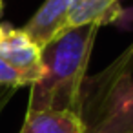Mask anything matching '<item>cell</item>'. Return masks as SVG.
Masks as SVG:
<instances>
[{
  "mask_svg": "<svg viewBox=\"0 0 133 133\" xmlns=\"http://www.w3.org/2000/svg\"><path fill=\"white\" fill-rule=\"evenodd\" d=\"M17 93V89L8 88V86H0V115H2L4 108L8 106V102L13 98V95Z\"/></svg>",
  "mask_w": 133,
  "mask_h": 133,
  "instance_id": "ba28073f",
  "label": "cell"
},
{
  "mask_svg": "<svg viewBox=\"0 0 133 133\" xmlns=\"http://www.w3.org/2000/svg\"><path fill=\"white\" fill-rule=\"evenodd\" d=\"M0 9H2V0H0Z\"/></svg>",
  "mask_w": 133,
  "mask_h": 133,
  "instance_id": "9c48e42d",
  "label": "cell"
},
{
  "mask_svg": "<svg viewBox=\"0 0 133 133\" xmlns=\"http://www.w3.org/2000/svg\"><path fill=\"white\" fill-rule=\"evenodd\" d=\"M18 133H86L73 111H28Z\"/></svg>",
  "mask_w": 133,
  "mask_h": 133,
  "instance_id": "5b68a950",
  "label": "cell"
},
{
  "mask_svg": "<svg viewBox=\"0 0 133 133\" xmlns=\"http://www.w3.org/2000/svg\"><path fill=\"white\" fill-rule=\"evenodd\" d=\"M102 24L71 28L40 51L42 77L31 86L28 111H73L78 115L80 86Z\"/></svg>",
  "mask_w": 133,
  "mask_h": 133,
  "instance_id": "6da1fadb",
  "label": "cell"
},
{
  "mask_svg": "<svg viewBox=\"0 0 133 133\" xmlns=\"http://www.w3.org/2000/svg\"><path fill=\"white\" fill-rule=\"evenodd\" d=\"M0 86H8V88L18 89V88H24V86H31V84L22 73H18L15 68H11L2 57H0Z\"/></svg>",
  "mask_w": 133,
  "mask_h": 133,
  "instance_id": "52a82bcc",
  "label": "cell"
},
{
  "mask_svg": "<svg viewBox=\"0 0 133 133\" xmlns=\"http://www.w3.org/2000/svg\"><path fill=\"white\" fill-rule=\"evenodd\" d=\"M40 48L26 35L24 29L11 24H0V57L11 68L22 73L33 86L42 77Z\"/></svg>",
  "mask_w": 133,
  "mask_h": 133,
  "instance_id": "3957f363",
  "label": "cell"
},
{
  "mask_svg": "<svg viewBox=\"0 0 133 133\" xmlns=\"http://www.w3.org/2000/svg\"><path fill=\"white\" fill-rule=\"evenodd\" d=\"M71 0H44V4L22 28L26 35L42 49L55 37L68 29Z\"/></svg>",
  "mask_w": 133,
  "mask_h": 133,
  "instance_id": "277c9868",
  "label": "cell"
},
{
  "mask_svg": "<svg viewBox=\"0 0 133 133\" xmlns=\"http://www.w3.org/2000/svg\"><path fill=\"white\" fill-rule=\"evenodd\" d=\"M117 0H71L68 29L86 24H104L113 18Z\"/></svg>",
  "mask_w": 133,
  "mask_h": 133,
  "instance_id": "8992f818",
  "label": "cell"
},
{
  "mask_svg": "<svg viewBox=\"0 0 133 133\" xmlns=\"http://www.w3.org/2000/svg\"><path fill=\"white\" fill-rule=\"evenodd\" d=\"M78 117L86 133H133V42L106 69L84 78Z\"/></svg>",
  "mask_w": 133,
  "mask_h": 133,
  "instance_id": "7a4b0ae2",
  "label": "cell"
}]
</instances>
